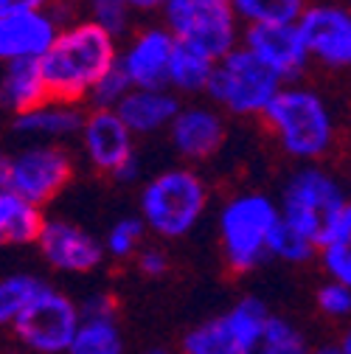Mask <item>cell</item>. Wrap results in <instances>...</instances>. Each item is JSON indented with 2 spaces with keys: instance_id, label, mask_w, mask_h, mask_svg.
I'll return each instance as SVG.
<instances>
[{
  "instance_id": "obj_1",
  "label": "cell",
  "mask_w": 351,
  "mask_h": 354,
  "mask_svg": "<svg viewBox=\"0 0 351 354\" xmlns=\"http://www.w3.org/2000/svg\"><path fill=\"white\" fill-rule=\"evenodd\" d=\"M118 39L102 26L84 17L65 26L51 51L39 59L51 99L68 104L91 99L93 87L118 65Z\"/></svg>"
},
{
  "instance_id": "obj_2",
  "label": "cell",
  "mask_w": 351,
  "mask_h": 354,
  "mask_svg": "<svg viewBox=\"0 0 351 354\" xmlns=\"http://www.w3.org/2000/svg\"><path fill=\"white\" fill-rule=\"evenodd\" d=\"M265 121L278 147L295 160H321L334 147V115L323 96L306 84H284Z\"/></svg>"
},
{
  "instance_id": "obj_3",
  "label": "cell",
  "mask_w": 351,
  "mask_h": 354,
  "mask_svg": "<svg viewBox=\"0 0 351 354\" xmlns=\"http://www.w3.org/2000/svg\"><path fill=\"white\" fill-rule=\"evenodd\" d=\"M281 225V208L261 192H242L219 211V248L234 273H250L270 256L273 236Z\"/></svg>"
},
{
  "instance_id": "obj_4",
  "label": "cell",
  "mask_w": 351,
  "mask_h": 354,
  "mask_svg": "<svg viewBox=\"0 0 351 354\" xmlns=\"http://www.w3.org/2000/svg\"><path fill=\"white\" fill-rule=\"evenodd\" d=\"M208 208V186L189 166H171L146 180L138 211L146 231L158 239L189 236Z\"/></svg>"
},
{
  "instance_id": "obj_5",
  "label": "cell",
  "mask_w": 351,
  "mask_h": 354,
  "mask_svg": "<svg viewBox=\"0 0 351 354\" xmlns=\"http://www.w3.org/2000/svg\"><path fill=\"white\" fill-rule=\"evenodd\" d=\"M345 205L348 197L340 180L332 171L312 163L292 171L278 197L281 223L315 245H321V239Z\"/></svg>"
},
{
  "instance_id": "obj_6",
  "label": "cell",
  "mask_w": 351,
  "mask_h": 354,
  "mask_svg": "<svg viewBox=\"0 0 351 354\" xmlns=\"http://www.w3.org/2000/svg\"><path fill=\"white\" fill-rule=\"evenodd\" d=\"M281 87L284 82L265 62L245 46H239L216 62L205 93L211 104L222 113L253 118L270 110L273 99L281 93Z\"/></svg>"
},
{
  "instance_id": "obj_7",
  "label": "cell",
  "mask_w": 351,
  "mask_h": 354,
  "mask_svg": "<svg viewBox=\"0 0 351 354\" xmlns=\"http://www.w3.org/2000/svg\"><path fill=\"white\" fill-rule=\"evenodd\" d=\"M160 15L180 46L197 48L216 62L242 46V20L231 0H166Z\"/></svg>"
},
{
  "instance_id": "obj_8",
  "label": "cell",
  "mask_w": 351,
  "mask_h": 354,
  "mask_svg": "<svg viewBox=\"0 0 351 354\" xmlns=\"http://www.w3.org/2000/svg\"><path fill=\"white\" fill-rule=\"evenodd\" d=\"M73 177V155L65 144H23L0 160V192L48 205Z\"/></svg>"
},
{
  "instance_id": "obj_9",
  "label": "cell",
  "mask_w": 351,
  "mask_h": 354,
  "mask_svg": "<svg viewBox=\"0 0 351 354\" xmlns=\"http://www.w3.org/2000/svg\"><path fill=\"white\" fill-rule=\"evenodd\" d=\"M82 326V306L57 287H48L9 326L17 348L31 354H68Z\"/></svg>"
},
{
  "instance_id": "obj_10",
  "label": "cell",
  "mask_w": 351,
  "mask_h": 354,
  "mask_svg": "<svg viewBox=\"0 0 351 354\" xmlns=\"http://www.w3.org/2000/svg\"><path fill=\"white\" fill-rule=\"evenodd\" d=\"M37 250L51 270L65 276L93 273L107 256L104 242H99L91 231H84L82 225L62 216H48L42 236L37 242Z\"/></svg>"
},
{
  "instance_id": "obj_11",
  "label": "cell",
  "mask_w": 351,
  "mask_h": 354,
  "mask_svg": "<svg viewBox=\"0 0 351 354\" xmlns=\"http://www.w3.org/2000/svg\"><path fill=\"white\" fill-rule=\"evenodd\" d=\"M310 57L326 68H351V12L337 3H310L298 20Z\"/></svg>"
},
{
  "instance_id": "obj_12",
  "label": "cell",
  "mask_w": 351,
  "mask_h": 354,
  "mask_svg": "<svg viewBox=\"0 0 351 354\" xmlns=\"http://www.w3.org/2000/svg\"><path fill=\"white\" fill-rule=\"evenodd\" d=\"M178 39L166 26H146L126 39L118 54V68L133 87H169V68Z\"/></svg>"
},
{
  "instance_id": "obj_13",
  "label": "cell",
  "mask_w": 351,
  "mask_h": 354,
  "mask_svg": "<svg viewBox=\"0 0 351 354\" xmlns=\"http://www.w3.org/2000/svg\"><path fill=\"white\" fill-rule=\"evenodd\" d=\"M242 46L253 51L284 84H290L310 65V48L298 28V23H267L247 26L242 34Z\"/></svg>"
},
{
  "instance_id": "obj_14",
  "label": "cell",
  "mask_w": 351,
  "mask_h": 354,
  "mask_svg": "<svg viewBox=\"0 0 351 354\" xmlns=\"http://www.w3.org/2000/svg\"><path fill=\"white\" fill-rule=\"evenodd\" d=\"M82 155L96 171L115 174L126 160L135 158V136L115 110H91L82 127Z\"/></svg>"
},
{
  "instance_id": "obj_15",
  "label": "cell",
  "mask_w": 351,
  "mask_h": 354,
  "mask_svg": "<svg viewBox=\"0 0 351 354\" xmlns=\"http://www.w3.org/2000/svg\"><path fill=\"white\" fill-rule=\"evenodd\" d=\"M169 144L183 160H211L225 147L228 124L219 107L214 104H183L178 118L169 127Z\"/></svg>"
},
{
  "instance_id": "obj_16",
  "label": "cell",
  "mask_w": 351,
  "mask_h": 354,
  "mask_svg": "<svg viewBox=\"0 0 351 354\" xmlns=\"http://www.w3.org/2000/svg\"><path fill=\"white\" fill-rule=\"evenodd\" d=\"M62 26L51 9L0 12V57L3 62L42 59L57 42Z\"/></svg>"
},
{
  "instance_id": "obj_17",
  "label": "cell",
  "mask_w": 351,
  "mask_h": 354,
  "mask_svg": "<svg viewBox=\"0 0 351 354\" xmlns=\"http://www.w3.org/2000/svg\"><path fill=\"white\" fill-rule=\"evenodd\" d=\"M84 118L87 115L82 113L79 104L48 99L46 104L15 115L12 129L26 144H65V141L82 136Z\"/></svg>"
},
{
  "instance_id": "obj_18",
  "label": "cell",
  "mask_w": 351,
  "mask_h": 354,
  "mask_svg": "<svg viewBox=\"0 0 351 354\" xmlns=\"http://www.w3.org/2000/svg\"><path fill=\"white\" fill-rule=\"evenodd\" d=\"M183 104L171 87H133V93L121 102L115 113L133 129V136H155L163 129L169 132Z\"/></svg>"
},
{
  "instance_id": "obj_19",
  "label": "cell",
  "mask_w": 351,
  "mask_h": 354,
  "mask_svg": "<svg viewBox=\"0 0 351 354\" xmlns=\"http://www.w3.org/2000/svg\"><path fill=\"white\" fill-rule=\"evenodd\" d=\"M0 99L3 107L12 110V115L28 113L51 99L48 79L42 73V65L37 59H17L6 62L3 84H0Z\"/></svg>"
},
{
  "instance_id": "obj_20",
  "label": "cell",
  "mask_w": 351,
  "mask_h": 354,
  "mask_svg": "<svg viewBox=\"0 0 351 354\" xmlns=\"http://www.w3.org/2000/svg\"><path fill=\"white\" fill-rule=\"evenodd\" d=\"M46 223L48 216L42 214V205L12 192H0V239L6 245H37Z\"/></svg>"
},
{
  "instance_id": "obj_21",
  "label": "cell",
  "mask_w": 351,
  "mask_h": 354,
  "mask_svg": "<svg viewBox=\"0 0 351 354\" xmlns=\"http://www.w3.org/2000/svg\"><path fill=\"white\" fill-rule=\"evenodd\" d=\"M242 351H245V340L234 326V321L228 318V313L191 326L180 343V354H242Z\"/></svg>"
},
{
  "instance_id": "obj_22",
  "label": "cell",
  "mask_w": 351,
  "mask_h": 354,
  "mask_svg": "<svg viewBox=\"0 0 351 354\" xmlns=\"http://www.w3.org/2000/svg\"><path fill=\"white\" fill-rule=\"evenodd\" d=\"M318 259L326 279L351 287V200L321 239Z\"/></svg>"
},
{
  "instance_id": "obj_23",
  "label": "cell",
  "mask_w": 351,
  "mask_h": 354,
  "mask_svg": "<svg viewBox=\"0 0 351 354\" xmlns=\"http://www.w3.org/2000/svg\"><path fill=\"white\" fill-rule=\"evenodd\" d=\"M214 68H216V59L178 42V51H174V59L169 68V87L174 93H205Z\"/></svg>"
},
{
  "instance_id": "obj_24",
  "label": "cell",
  "mask_w": 351,
  "mask_h": 354,
  "mask_svg": "<svg viewBox=\"0 0 351 354\" xmlns=\"http://www.w3.org/2000/svg\"><path fill=\"white\" fill-rule=\"evenodd\" d=\"M68 354H124V335L115 313L82 315V326Z\"/></svg>"
},
{
  "instance_id": "obj_25",
  "label": "cell",
  "mask_w": 351,
  "mask_h": 354,
  "mask_svg": "<svg viewBox=\"0 0 351 354\" xmlns=\"http://www.w3.org/2000/svg\"><path fill=\"white\" fill-rule=\"evenodd\" d=\"M242 354H312V346L290 318L270 315V321L245 346Z\"/></svg>"
},
{
  "instance_id": "obj_26",
  "label": "cell",
  "mask_w": 351,
  "mask_h": 354,
  "mask_svg": "<svg viewBox=\"0 0 351 354\" xmlns=\"http://www.w3.org/2000/svg\"><path fill=\"white\" fill-rule=\"evenodd\" d=\"M51 284L34 273H9L0 281V321L12 326Z\"/></svg>"
},
{
  "instance_id": "obj_27",
  "label": "cell",
  "mask_w": 351,
  "mask_h": 354,
  "mask_svg": "<svg viewBox=\"0 0 351 354\" xmlns=\"http://www.w3.org/2000/svg\"><path fill=\"white\" fill-rule=\"evenodd\" d=\"M239 20L245 26H267V23H298L310 9L306 0H231Z\"/></svg>"
},
{
  "instance_id": "obj_28",
  "label": "cell",
  "mask_w": 351,
  "mask_h": 354,
  "mask_svg": "<svg viewBox=\"0 0 351 354\" xmlns=\"http://www.w3.org/2000/svg\"><path fill=\"white\" fill-rule=\"evenodd\" d=\"M146 236V225L141 216H124L118 223L110 225L107 236H104V250L110 259L115 261H126V259H135L141 253V248Z\"/></svg>"
},
{
  "instance_id": "obj_29",
  "label": "cell",
  "mask_w": 351,
  "mask_h": 354,
  "mask_svg": "<svg viewBox=\"0 0 351 354\" xmlns=\"http://www.w3.org/2000/svg\"><path fill=\"white\" fill-rule=\"evenodd\" d=\"M82 12L87 15L84 20H91L96 26H102L104 31H110L115 39L124 37L133 26V6L126 0H79Z\"/></svg>"
},
{
  "instance_id": "obj_30",
  "label": "cell",
  "mask_w": 351,
  "mask_h": 354,
  "mask_svg": "<svg viewBox=\"0 0 351 354\" xmlns=\"http://www.w3.org/2000/svg\"><path fill=\"white\" fill-rule=\"evenodd\" d=\"M270 256L278 259V261H287V264H303V261H310V259L318 256V245L281 223L278 231H276V236H273Z\"/></svg>"
},
{
  "instance_id": "obj_31",
  "label": "cell",
  "mask_w": 351,
  "mask_h": 354,
  "mask_svg": "<svg viewBox=\"0 0 351 354\" xmlns=\"http://www.w3.org/2000/svg\"><path fill=\"white\" fill-rule=\"evenodd\" d=\"M133 93V82L126 79V73L115 65L96 87H93V93H91V107L93 110H118L121 107V102Z\"/></svg>"
},
{
  "instance_id": "obj_32",
  "label": "cell",
  "mask_w": 351,
  "mask_h": 354,
  "mask_svg": "<svg viewBox=\"0 0 351 354\" xmlns=\"http://www.w3.org/2000/svg\"><path fill=\"white\" fill-rule=\"evenodd\" d=\"M315 304L321 309V315L329 321H345L351 318V287L326 279L318 292H315Z\"/></svg>"
},
{
  "instance_id": "obj_33",
  "label": "cell",
  "mask_w": 351,
  "mask_h": 354,
  "mask_svg": "<svg viewBox=\"0 0 351 354\" xmlns=\"http://www.w3.org/2000/svg\"><path fill=\"white\" fill-rule=\"evenodd\" d=\"M135 264H138V270H141L146 279H160V276L169 273L171 259H169V253H166L160 245H144L141 253L135 256Z\"/></svg>"
},
{
  "instance_id": "obj_34",
  "label": "cell",
  "mask_w": 351,
  "mask_h": 354,
  "mask_svg": "<svg viewBox=\"0 0 351 354\" xmlns=\"http://www.w3.org/2000/svg\"><path fill=\"white\" fill-rule=\"evenodd\" d=\"M51 0H0V12H23V9H48Z\"/></svg>"
},
{
  "instance_id": "obj_35",
  "label": "cell",
  "mask_w": 351,
  "mask_h": 354,
  "mask_svg": "<svg viewBox=\"0 0 351 354\" xmlns=\"http://www.w3.org/2000/svg\"><path fill=\"white\" fill-rule=\"evenodd\" d=\"M141 177V160H138V155L133 158V160H126L115 174H113V180H118V183H135Z\"/></svg>"
},
{
  "instance_id": "obj_36",
  "label": "cell",
  "mask_w": 351,
  "mask_h": 354,
  "mask_svg": "<svg viewBox=\"0 0 351 354\" xmlns=\"http://www.w3.org/2000/svg\"><path fill=\"white\" fill-rule=\"evenodd\" d=\"M129 6H133L135 15H149V12H160L166 0H126Z\"/></svg>"
},
{
  "instance_id": "obj_37",
  "label": "cell",
  "mask_w": 351,
  "mask_h": 354,
  "mask_svg": "<svg viewBox=\"0 0 351 354\" xmlns=\"http://www.w3.org/2000/svg\"><path fill=\"white\" fill-rule=\"evenodd\" d=\"M312 354H343L340 343H321V346H312Z\"/></svg>"
},
{
  "instance_id": "obj_38",
  "label": "cell",
  "mask_w": 351,
  "mask_h": 354,
  "mask_svg": "<svg viewBox=\"0 0 351 354\" xmlns=\"http://www.w3.org/2000/svg\"><path fill=\"white\" fill-rule=\"evenodd\" d=\"M340 343V348H343V354H351V326L343 332V337L337 340Z\"/></svg>"
},
{
  "instance_id": "obj_39",
  "label": "cell",
  "mask_w": 351,
  "mask_h": 354,
  "mask_svg": "<svg viewBox=\"0 0 351 354\" xmlns=\"http://www.w3.org/2000/svg\"><path fill=\"white\" fill-rule=\"evenodd\" d=\"M144 354H174V351H169V348H149V351H144Z\"/></svg>"
},
{
  "instance_id": "obj_40",
  "label": "cell",
  "mask_w": 351,
  "mask_h": 354,
  "mask_svg": "<svg viewBox=\"0 0 351 354\" xmlns=\"http://www.w3.org/2000/svg\"><path fill=\"white\" fill-rule=\"evenodd\" d=\"M6 354H31V351H23V348H15V351H6Z\"/></svg>"
}]
</instances>
